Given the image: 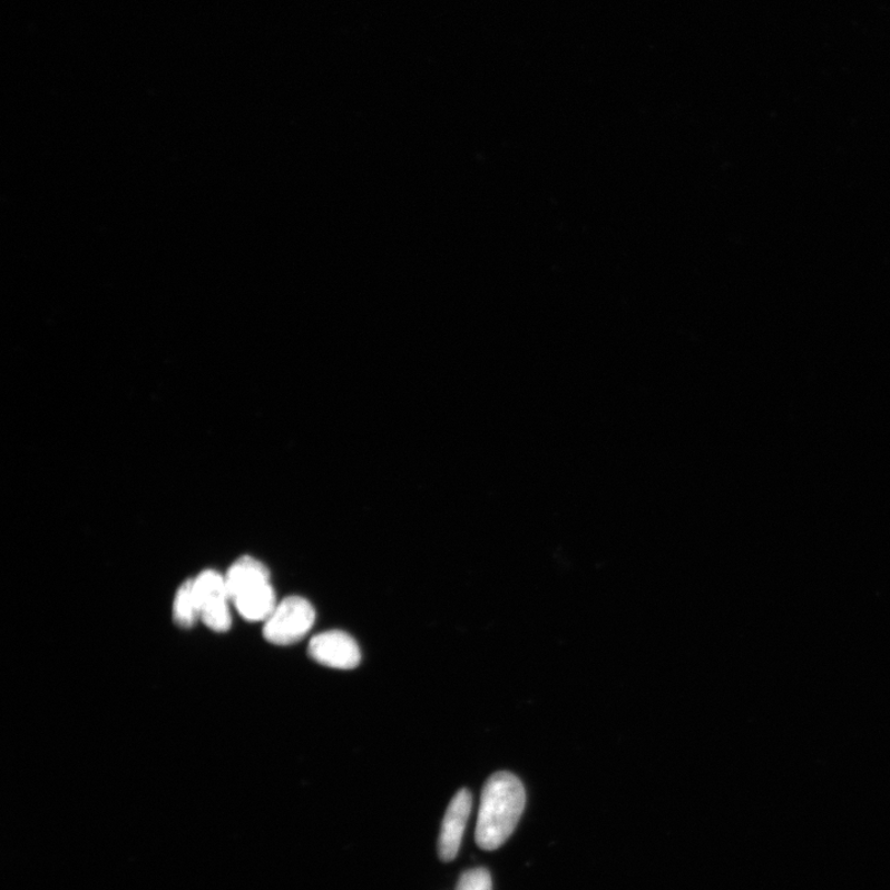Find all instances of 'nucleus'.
<instances>
[{
    "instance_id": "7",
    "label": "nucleus",
    "mask_w": 890,
    "mask_h": 890,
    "mask_svg": "<svg viewBox=\"0 0 890 890\" xmlns=\"http://www.w3.org/2000/svg\"><path fill=\"white\" fill-rule=\"evenodd\" d=\"M174 622L178 627L190 628L199 622V607L194 593L193 580L185 581L176 593L173 605Z\"/></svg>"
},
{
    "instance_id": "8",
    "label": "nucleus",
    "mask_w": 890,
    "mask_h": 890,
    "mask_svg": "<svg viewBox=\"0 0 890 890\" xmlns=\"http://www.w3.org/2000/svg\"><path fill=\"white\" fill-rule=\"evenodd\" d=\"M457 890H492L491 876L486 869L464 872L459 878Z\"/></svg>"
},
{
    "instance_id": "6",
    "label": "nucleus",
    "mask_w": 890,
    "mask_h": 890,
    "mask_svg": "<svg viewBox=\"0 0 890 890\" xmlns=\"http://www.w3.org/2000/svg\"><path fill=\"white\" fill-rule=\"evenodd\" d=\"M236 612L246 622L265 623L277 605L275 590L272 583L262 585L251 591L244 593L233 600Z\"/></svg>"
},
{
    "instance_id": "1",
    "label": "nucleus",
    "mask_w": 890,
    "mask_h": 890,
    "mask_svg": "<svg viewBox=\"0 0 890 890\" xmlns=\"http://www.w3.org/2000/svg\"><path fill=\"white\" fill-rule=\"evenodd\" d=\"M525 806V788L516 775L509 772L491 775L480 800L477 824L479 847L487 851L501 848L512 835Z\"/></svg>"
},
{
    "instance_id": "5",
    "label": "nucleus",
    "mask_w": 890,
    "mask_h": 890,
    "mask_svg": "<svg viewBox=\"0 0 890 890\" xmlns=\"http://www.w3.org/2000/svg\"><path fill=\"white\" fill-rule=\"evenodd\" d=\"M225 581H227L229 599L233 603L242 594L268 584L270 573L262 561L253 557H243L231 567L225 576Z\"/></svg>"
},
{
    "instance_id": "4",
    "label": "nucleus",
    "mask_w": 890,
    "mask_h": 890,
    "mask_svg": "<svg viewBox=\"0 0 890 890\" xmlns=\"http://www.w3.org/2000/svg\"><path fill=\"white\" fill-rule=\"evenodd\" d=\"M471 806L472 796L467 790H461L450 802L438 842V851L442 861L450 862L457 858L471 813Z\"/></svg>"
},
{
    "instance_id": "3",
    "label": "nucleus",
    "mask_w": 890,
    "mask_h": 890,
    "mask_svg": "<svg viewBox=\"0 0 890 890\" xmlns=\"http://www.w3.org/2000/svg\"><path fill=\"white\" fill-rule=\"evenodd\" d=\"M309 653L313 661L334 669H354L362 661L356 640L343 630H326L314 636Z\"/></svg>"
},
{
    "instance_id": "2",
    "label": "nucleus",
    "mask_w": 890,
    "mask_h": 890,
    "mask_svg": "<svg viewBox=\"0 0 890 890\" xmlns=\"http://www.w3.org/2000/svg\"><path fill=\"white\" fill-rule=\"evenodd\" d=\"M315 619L313 606L300 596L278 603L264 623V637L277 646L294 645L310 633Z\"/></svg>"
}]
</instances>
